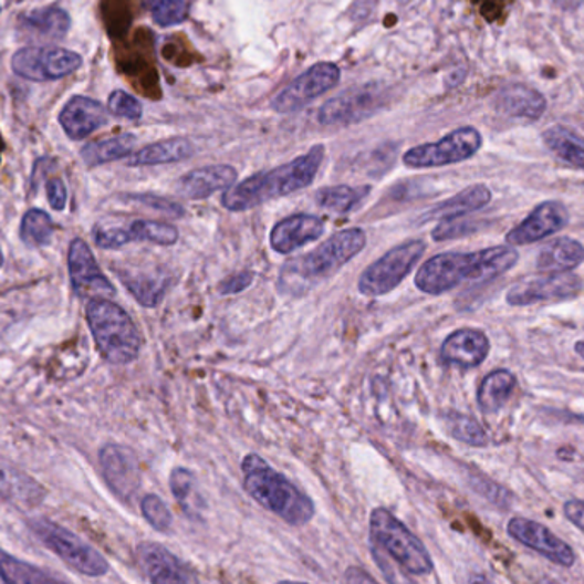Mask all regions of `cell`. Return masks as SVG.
<instances>
[{
  "label": "cell",
  "instance_id": "484cf974",
  "mask_svg": "<svg viewBox=\"0 0 584 584\" xmlns=\"http://www.w3.org/2000/svg\"><path fill=\"white\" fill-rule=\"evenodd\" d=\"M498 106L501 112L513 116V118L539 121L540 116L548 109V100L532 87L513 84L499 94Z\"/></svg>",
  "mask_w": 584,
  "mask_h": 584
},
{
  "label": "cell",
  "instance_id": "60d3db41",
  "mask_svg": "<svg viewBox=\"0 0 584 584\" xmlns=\"http://www.w3.org/2000/svg\"><path fill=\"white\" fill-rule=\"evenodd\" d=\"M108 109L113 115L122 116L127 121H139L143 116V105L137 97L125 91H113L108 97Z\"/></svg>",
  "mask_w": 584,
  "mask_h": 584
},
{
  "label": "cell",
  "instance_id": "1f68e13d",
  "mask_svg": "<svg viewBox=\"0 0 584 584\" xmlns=\"http://www.w3.org/2000/svg\"><path fill=\"white\" fill-rule=\"evenodd\" d=\"M125 288L143 306L154 307L161 303L169 285L168 275L147 274V272H118Z\"/></svg>",
  "mask_w": 584,
  "mask_h": 584
},
{
  "label": "cell",
  "instance_id": "74e56055",
  "mask_svg": "<svg viewBox=\"0 0 584 584\" xmlns=\"http://www.w3.org/2000/svg\"><path fill=\"white\" fill-rule=\"evenodd\" d=\"M149 9L154 23L161 28L175 27L187 19V4L185 0H143Z\"/></svg>",
  "mask_w": 584,
  "mask_h": 584
},
{
  "label": "cell",
  "instance_id": "ee69618b",
  "mask_svg": "<svg viewBox=\"0 0 584 584\" xmlns=\"http://www.w3.org/2000/svg\"><path fill=\"white\" fill-rule=\"evenodd\" d=\"M473 487H476L477 492L486 496L489 501L496 502V504L504 505L510 502V492L502 489V487H499L498 483L489 482V480H476Z\"/></svg>",
  "mask_w": 584,
  "mask_h": 584
},
{
  "label": "cell",
  "instance_id": "681fc988",
  "mask_svg": "<svg viewBox=\"0 0 584 584\" xmlns=\"http://www.w3.org/2000/svg\"><path fill=\"white\" fill-rule=\"evenodd\" d=\"M554 2L562 11H576L577 8L583 6L584 0H554Z\"/></svg>",
  "mask_w": 584,
  "mask_h": 584
},
{
  "label": "cell",
  "instance_id": "7bdbcfd3",
  "mask_svg": "<svg viewBox=\"0 0 584 584\" xmlns=\"http://www.w3.org/2000/svg\"><path fill=\"white\" fill-rule=\"evenodd\" d=\"M132 200L144 204V206L153 207V209L161 210V212L169 213L173 218H181L184 209L177 202L163 199V197H154V195H132Z\"/></svg>",
  "mask_w": 584,
  "mask_h": 584
},
{
  "label": "cell",
  "instance_id": "2e32d148",
  "mask_svg": "<svg viewBox=\"0 0 584 584\" xmlns=\"http://www.w3.org/2000/svg\"><path fill=\"white\" fill-rule=\"evenodd\" d=\"M103 477L113 494L122 501H132L140 487L139 461L127 446L105 445L100 451Z\"/></svg>",
  "mask_w": 584,
  "mask_h": 584
},
{
  "label": "cell",
  "instance_id": "e0dca14e",
  "mask_svg": "<svg viewBox=\"0 0 584 584\" xmlns=\"http://www.w3.org/2000/svg\"><path fill=\"white\" fill-rule=\"evenodd\" d=\"M69 275H71L72 288L77 296L105 298L115 294L112 282L97 267L93 251L81 238L72 240L69 247Z\"/></svg>",
  "mask_w": 584,
  "mask_h": 584
},
{
  "label": "cell",
  "instance_id": "f1b7e54d",
  "mask_svg": "<svg viewBox=\"0 0 584 584\" xmlns=\"http://www.w3.org/2000/svg\"><path fill=\"white\" fill-rule=\"evenodd\" d=\"M491 188L482 184L472 185V187L465 188V190H461L460 194L455 195L451 199L432 207L431 212L427 213V218H461V216H467V213L483 209L487 204H491Z\"/></svg>",
  "mask_w": 584,
  "mask_h": 584
},
{
  "label": "cell",
  "instance_id": "f6af8a7d",
  "mask_svg": "<svg viewBox=\"0 0 584 584\" xmlns=\"http://www.w3.org/2000/svg\"><path fill=\"white\" fill-rule=\"evenodd\" d=\"M251 282H253V274L251 272H240V274L231 275V278L225 279V281L219 284V292L221 294H238V292L244 291V289L250 288Z\"/></svg>",
  "mask_w": 584,
  "mask_h": 584
},
{
  "label": "cell",
  "instance_id": "f5cc1de1",
  "mask_svg": "<svg viewBox=\"0 0 584 584\" xmlns=\"http://www.w3.org/2000/svg\"><path fill=\"white\" fill-rule=\"evenodd\" d=\"M275 584H311V583H304V581H279V583Z\"/></svg>",
  "mask_w": 584,
  "mask_h": 584
},
{
  "label": "cell",
  "instance_id": "f546056e",
  "mask_svg": "<svg viewBox=\"0 0 584 584\" xmlns=\"http://www.w3.org/2000/svg\"><path fill=\"white\" fill-rule=\"evenodd\" d=\"M518 379L508 369H496L480 383L477 401L483 414H496L510 400L517 389Z\"/></svg>",
  "mask_w": 584,
  "mask_h": 584
},
{
  "label": "cell",
  "instance_id": "4316f807",
  "mask_svg": "<svg viewBox=\"0 0 584 584\" xmlns=\"http://www.w3.org/2000/svg\"><path fill=\"white\" fill-rule=\"evenodd\" d=\"M0 581L4 584H74L61 574L21 561L2 549H0Z\"/></svg>",
  "mask_w": 584,
  "mask_h": 584
},
{
  "label": "cell",
  "instance_id": "7a4b0ae2",
  "mask_svg": "<svg viewBox=\"0 0 584 584\" xmlns=\"http://www.w3.org/2000/svg\"><path fill=\"white\" fill-rule=\"evenodd\" d=\"M323 156H325V147L319 144L294 161L285 163L272 171L257 173L253 177L234 184L226 190L222 195V206L232 212H243L269 200L281 199L285 195L303 190L310 187L319 175Z\"/></svg>",
  "mask_w": 584,
  "mask_h": 584
},
{
  "label": "cell",
  "instance_id": "d6986e66",
  "mask_svg": "<svg viewBox=\"0 0 584 584\" xmlns=\"http://www.w3.org/2000/svg\"><path fill=\"white\" fill-rule=\"evenodd\" d=\"M97 247L105 250H118L132 241L171 247L178 241V229L173 225L159 221H134L131 228H103L97 226L93 231Z\"/></svg>",
  "mask_w": 584,
  "mask_h": 584
},
{
  "label": "cell",
  "instance_id": "44dd1931",
  "mask_svg": "<svg viewBox=\"0 0 584 584\" xmlns=\"http://www.w3.org/2000/svg\"><path fill=\"white\" fill-rule=\"evenodd\" d=\"M489 351L491 342L482 330L461 328L442 342L441 359L448 366L470 369L480 366L489 356Z\"/></svg>",
  "mask_w": 584,
  "mask_h": 584
},
{
  "label": "cell",
  "instance_id": "b9f144b4",
  "mask_svg": "<svg viewBox=\"0 0 584 584\" xmlns=\"http://www.w3.org/2000/svg\"><path fill=\"white\" fill-rule=\"evenodd\" d=\"M372 554L375 557L376 566L379 567L388 584H417L410 580L404 567L398 566L397 562L389 557L386 552H383L375 543H372Z\"/></svg>",
  "mask_w": 584,
  "mask_h": 584
},
{
  "label": "cell",
  "instance_id": "816d5d0a",
  "mask_svg": "<svg viewBox=\"0 0 584 584\" xmlns=\"http://www.w3.org/2000/svg\"><path fill=\"white\" fill-rule=\"evenodd\" d=\"M574 351H576L577 356L583 357L584 359V341L577 342V344L574 345Z\"/></svg>",
  "mask_w": 584,
  "mask_h": 584
},
{
  "label": "cell",
  "instance_id": "9a60e30c",
  "mask_svg": "<svg viewBox=\"0 0 584 584\" xmlns=\"http://www.w3.org/2000/svg\"><path fill=\"white\" fill-rule=\"evenodd\" d=\"M135 555L150 584H200L199 576L187 562L161 543L143 542Z\"/></svg>",
  "mask_w": 584,
  "mask_h": 584
},
{
  "label": "cell",
  "instance_id": "db71d44e",
  "mask_svg": "<svg viewBox=\"0 0 584 584\" xmlns=\"http://www.w3.org/2000/svg\"><path fill=\"white\" fill-rule=\"evenodd\" d=\"M540 584H559V583H555V581H552V580H549V577H545V580H542V583Z\"/></svg>",
  "mask_w": 584,
  "mask_h": 584
},
{
  "label": "cell",
  "instance_id": "7c38bea8",
  "mask_svg": "<svg viewBox=\"0 0 584 584\" xmlns=\"http://www.w3.org/2000/svg\"><path fill=\"white\" fill-rule=\"evenodd\" d=\"M583 282L573 272L562 274H545L542 278L526 279L514 284L508 292L505 301L511 306H533L539 303H552L577 296Z\"/></svg>",
  "mask_w": 584,
  "mask_h": 584
},
{
  "label": "cell",
  "instance_id": "cb8c5ba5",
  "mask_svg": "<svg viewBox=\"0 0 584 584\" xmlns=\"http://www.w3.org/2000/svg\"><path fill=\"white\" fill-rule=\"evenodd\" d=\"M238 171L229 165L204 166L185 175L178 191L190 200H202L219 190H229L237 184Z\"/></svg>",
  "mask_w": 584,
  "mask_h": 584
},
{
  "label": "cell",
  "instance_id": "11a10c76",
  "mask_svg": "<svg viewBox=\"0 0 584 584\" xmlns=\"http://www.w3.org/2000/svg\"><path fill=\"white\" fill-rule=\"evenodd\" d=\"M4 265V255H2V250H0V269Z\"/></svg>",
  "mask_w": 584,
  "mask_h": 584
},
{
  "label": "cell",
  "instance_id": "f907efd6",
  "mask_svg": "<svg viewBox=\"0 0 584 584\" xmlns=\"http://www.w3.org/2000/svg\"><path fill=\"white\" fill-rule=\"evenodd\" d=\"M469 584H494L489 577L482 576V574H473L470 577Z\"/></svg>",
  "mask_w": 584,
  "mask_h": 584
},
{
  "label": "cell",
  "instance_id": "8d00e7d4",
  "mask_svg": "<svg viewBox=\"0 0 584 584\" xmlns=\"http://www.w3.org/2000/svg\"><path fill=\"white\" fill-rule=\"evenodd\" d=\"M363 197L361 188L347 187V185H338V187H326L316 191V202L323 209L332 210V212L347 213L359 204Z\"/></svg>",
  "mask_w": 584,
  "mask_h": 584
},
{
  "label": "cell",
  "instance_id": "8fae6325",
  "mask_svg": "<svg viewBox=\"0 0 584 584\" xmlns=\"http://www.w3.org/2000/svg\"><path fill=\"white\" fill-rule=\"evenodd\" d=\"M341 69L332 62H320L279 91L272 100V108L279 113L300 112L315 102L316 97L337 86Z\"/></svg>",
  "mask_w": 584,
  "mask_h": 584
},
{
  "label": "cell",
  "instance_id": "3957f363",
  "mask_svg": "<svg viewBox=\"0 0 584 584\" xmlns=\"http://www.w3.org/2000/svg\"><path fill=\"white\" fill-rule=\"evenodd\" d=\"M241 470L248 494L285 523L304 526L315 517L313 501L259 455H247Z\"/></svg>",
  "mask_w": 584,
  "mask_h": 584
},
{
  "label": "cell",
  "instance_id": "ba28073f",
  "mask_svg": "<svg viewBox=\"0 0 584 584\" xmlns=\"http://www.w3.org/2000/svg\"><path fill=\"white\" fill-rule=\"evenodd\" d=\"M424 251L426 243L420 240H410L386 251L382 259L364 270L359 278V291L364 296H385L413 272Z\"/></svg>",
  "mask_w": 584,
  "mask_h": 584
},
{
  "label": "cell",
  "instance_id": "603a6c76",
  "mask_svg": "<svg viewBox=\"0 0 584 584\" xmlns=\"http://www.w3.org/2000/svg\"><path fill=\"white\" fill-rule=\"evenodd\" d=\"M59 122L71 139L81 140L106 125L108 113L102 103L91 97L74 96L62 109Z\"/></svg>",
  "mask_w": 584,
  "mask_h": 584
},
{
  "label": "cell",
  "instance_id": "277c9868",
  "mask_svg": "<svg viewBox=\"0 0 584 584\" xmlns=\"http://www.w3.org/2000/svg\"><path fill=\"white\" fill-rule=\"evenodd\" d=\"M87 325L97 351L112 364H128L140 353L139 330L127 311L106 298H94L86 307Z\"/></svg>",
  "mask_w": 584,
  "mask_h": 584
},
{
  "label": "cell",
  "instance_id": "d4e9b609",
  "mask_svg": "<svg viewBox=\"0 0 584 584\" xmlns=\"http://www.w3.org/2000/svg\"><path fill=\"white\" fill-rule=\"evenodd\" d=\"M584 262V247L573 238H555L540 250L536 269L542 274L573 272Z\"/></svg>",
  "mask_w": 584,
  "mask_h": 584
},
{
  "label": "cell",
  "instance_id": "d590c367",
  "mask_svg": "<svg viewBox=\"0 0 584 584\" xmlns=\"http://www.w3.org/2000/svg\"><path fill=\"white\" fill-rule=\"evenodd\" d=\"M445 423L448 432L458 441L476 446V448L489 445V436L473 417L460 413H450L446 414Z\"/></svg>",
  "mask_w": 584,
  "mask_h": 584
},
{
  "label": "cell",
  "instance_id": "30bf717a",
  "mask_svg": "<svg viewBox=\"0 0 584 584\" xmlns=\"http://www.w3.org/2000/svg\"><path fill=\"white\" fill-rule=\"evenodd\" d=\"M83 65L80 53L59 46H28L12 55L11 67L19 77L30 81H55Z\"/></svg>",
  "mask_w": 584,
  "mask_h": 584
},
{
  "label": "cell",
  "instance_id": "7402d4cb",
  "mask_svg": "<svg viewBox=\"0 0 584 584\" xmlns=\"http://www.w3.org/2000/svg\"><path fill=\"white\" fill-rule=\"evenodd\" d=\"M71 18L61 8L34 9L18 19V34L27 42H59L67 36Z\"/></svg>",
  "mask_w": 584,
  "mask_h": 584
},
{
  "label": "cell",
  "instance_id": "d6a6232c",
  "mask_svg": "<svg viewBox=\"0 0 584 584\" xmlns=\"http://www.w3.org/2000/svg\"><path fill=\"white\" fill-rule=\"evenodd\" d=\"M543 143L562 161L584 171V139L570 128L554 125L543 132Z\"/></svg>",
  "mask_w": 584,
  "mask_h": 584
},
{
  "label": "cell",
  "instance_id": "f35d334b",
  "mask_svg": "<svg viewBox=\"0 0 584 584\" xmlns=\"http://www.w3.org/2000/svg\"><path fill=\"white\" fill-rule=\"evenodd\" d=\"M140 513L154 530L168 533L171 530L173 517L168 505L159 496L147 494L140 501Z\"/></svg>",
  "mask_w": 584,
  "mask_h": 584
},
{
  "label": "cell",
  "instance_id": "ab89813d",
  "mask_svg": "<svg viewBox=\"0 0 584 584\" xmlns=\"http://www.w3.org/2000/svg\"><path fill=\"white\" fill-rule=\"evenodd\" d=\"M479 221L473 219L461 218L442 219L435 229H432V238L435 241L453 240V238L467 237L470 232H476L479 229Z\"/></svg>",
  "mask_w": 584,
  "mask_h": 584
},
{
  "label": "cell",
  "instance_id": "836d02e7",
  "mask_svg": "<svg viewBox=\"0 0 584 584\" xmlns=\"http://www.w3.org/2000/svg\"><path fill=\"white\" fill-rule=\"evenodd\" d=\"M169 487H171L173 496L177 499L178 504L181 505V510L194 520L200 518L202 511L206 510V502L200 496L194 473L184 467H177L169 476Z\"/></svg>",
  "mask_w": 584,
  "mask_h": 584
},
{
  "label": "cell",
  "instance_id": "4dcf8cb0",
  "mask_svg": "<svg viewBox=\"0 0 584 584\" xmlns=\"http://www.w3.org/2000/svg\"><path fill=\"white\" fill-rule=\"evenodd\" d=\"M135 135L122 134L109 137V139L97 140V143L86 144L81 150V158L90 168L106 165V163L118 161L127 158L134 150Z\"/></svg>",
  "mask_w": 584,
  "mask_h": 584
},
{
  "label": "cell",
  "instance_id": "ac0fdd59",
  "mask_svg": "<svg viewBox=\"0 0 584 584\" xmlns=\"http://www.w3.org/2000/svg\"><path fill=\"white\" fill-rule=\"evenodd\" d=\"M570 222V210L559 200H548L532 210L529 218L514 226L505 241L514 247L536 243L543 238L552 237L555 232L566 228Z\"/></svg>",
  "mask_w": 584,
  "mask_h": 584
},
{
  "label": "cell",
  "instance_id": "7dc6e473",
  "mask_svg": "<svg viewBox=\"0 0 584 584\" xmlns=\"http://www.w3.org/2000/svg\"><path fill=\"white\" fill-rule=\"evenodd\" d=\"M564 514H566L567 520L580 529L584 533V501L580 499H571L564 504Z\"/></svg>",
  "mask_w": 584,
  "mask_h": 584
},
{
  "label": "cell",
  "instance_id": "9c48e42d",
  "mask_svg": "<svg viewBox=\"0 0 584 584\" xmlns=\"http://www.w3.org/2000/svg\"><path fill=\"white\" fill-rule=\"evenodd\" d=\"M482 147V135L477 128L461 127L442 137L438 143L420 144L404 154L408 168H439L457 165L473 158Z\"/></svg>",
  "mask_w": 584,
  "mask_h": 584
},
{
  "label": "cell",
  "instance_id": "c3c4849f",
  "mask_svg": "<svg viewBox=\"0 0 584 584\" xmlns=\"http://www.w3.org/2000/svg\"><path fill=\"white\" fill-rule=\"evenodd\" d=\"M345 584H379L372 574L364 571L363 567H347L344 574Z\"/></svg>",
  "mask_w": 584,
  "mask_h": 584
},
{
  "label": "cell",
  "instance_id": "5b68a950",
  "mask_svg": "<svg viewBox=\"0 0 584 584\" xmlns=\"http://www.w3.org/2000/svg\"><path fill=\"white\" fill-rule=\"evenodd\" d=\"M366 247V234L363 229L351 228L337 232L323 241L319 248L285 263L282 270V284H307L332 278L345 263L359 255Z\"/></svg>",
  "mask_w": 584,
  "mask_h": 584
},
{
  "label": "cell",
  "instance_id": "8992f818",
  "mask_svg": "<svg viewBox=\"0 0 584 584\" xmlns=\"http://www.w3.org/2000/svg\"><path fill=\"white\" fill-rule=\"evenodd\" d=\"M372 543L404 567L408 574L426 576L435 570L431 554L410 530L385 508H376L369 517Z\"/></svg>",
  "mask_w": 584,
  "mask_h": 584
},
{
  "label": "cell",
  "instance_id": "52a82bcc",
  "mask_svg": "<svg viewBox=\"0 0 584 584\" xmlns=\"http://www.w3.org/2000/svg\"><path fill=\"white\" fill-rule=\"evenodd\" d=\"M31 532L50 552L77 573L90 577L105 576L109 571L108 561L90 543L62 524L49 520H36L30 523Z\"/></svg>",
  "mask_w": 584,
  "mask_h": 584
},
{
  "label": "cell",
  "instance_id": "ffe728a7",
  "mask_svg": "<svg viewBox=\"0 0 584 584\" xmlns=\"http://www.w3.org/2000/svg\"><path fill=\"white\" fill-rule=\"evenodd\" d=\"M325 232V222L310 213H296L282 219L270 232V247L278 253L288 255L292 251L306 247L307 243L320 240Z\"/></svg>",
  "mask_w": 584,
  "mask_h": 584
},
{
  "label": "cell",
  "instance_id": "9f6ffc18",
  "mask_svg": "<svg viewBox=\"0 0 584 584\" xmlns=\"http://www.w3.org/2000/svg\"><path fill=\"white\" fill-rule=\"evenodd\" d=\"M2 149H4V144H2V139H0V153H2Z\"/></svg>",
  "mask_w": 584,
  "mask_h": 584
},
{
  "label": "cell",
  "instance_id": "83f0119b",
  "mask_svg": "<svg viewBox=\"0 0 584 584\" xmlns=\"http://www.w3.org/2000/svg\"><path fill=\"white\" fill-rule=\"evenodd\" d=\"M194 154V146L185 137H173V139L161 140V143L150 144L137 150L128 159V166L139 168V166L169 165V163L184 161Z\"/></svg>",
  "mask_w": 584,
  "mask_h": 584
},
{
  "label": "cell",
  "instance_id": "bcb514c9",
  "mask_svg": "<svg viewBox=\"0 0 584 584\" xmlns=\"http://www.w3.org/2000/svg\"><path fill=\"white\" fill-rule=\"evenodd\" d=\"M46 195H49V202L53 207V210L61 212L67 206V188H65V185L59 178L50 180L46 184Z\"/></svg>",
  "mask_w": 584,
  "mask_h": 584
},
{
  "label": "cell",
  "instance_id": "6da1fadb",
  "mask_svg": "<svg viewBox=\"0 0 584 584\" xmlns=\"http://www.w3.org/2000/svg\"><path fill=\"white\" fill-rule=\"evenodd\" d=\"M518 251L511 247H492L473 253H441L417 270L416 285L426 294H445L463 282H489L517 265Z\"/></svg>",
  "mask_w": 584,
  "mask_h": 584
},
{
  "label": "cell",
  "instance_id": "e575fe53",
  "mask_svg": "<svg viewBox=\"0 0 584 584\" xmlns=\"http://www.w3.org/2000/svg\"><path fill=\"white\" fill-rule=\"evenodd\" d=\"M21 240L31 248H43L52 243L53 221L42 209H30L21 221Z\"/></svg>",
  "mask_w": 584,
  "mask_h": 584
},
{
  "label": "cell",
  "instance_id": "5bb4252c",
  "mask_svg": "<svg viewBox=\"0 0 584 584\" xmlns=\"http://www.w3.org/2000/svg\"><path fill=\"white\" fill-rule=\"evenodd\" d=\"M508 533L511 539L517 540L524 548L532 549L557 566L573 567L576 564V552L570 543L559 539L551 529L539 521L523 517L513 518L508 523Z\"/></svg>",
  "mask_w": 584,
  "mask_h": 584
},
{
  "label": "cell",
  "instance_id": "4fadbf2b",
  "mask_svg": "<svg viewBox=\"0 0 584 584\" xmlns=\"http://www.w3.org/2000/svg\"><path fill=\"white\" fill-rule=\"evenodd\" d=\"M383 105V93L376 84L354 87L332 97L320 108L322 125L357 124L372 116Z\"/></svg>",
  "mask_w": 584,
  "mask_h": 584
}]
</instances>
